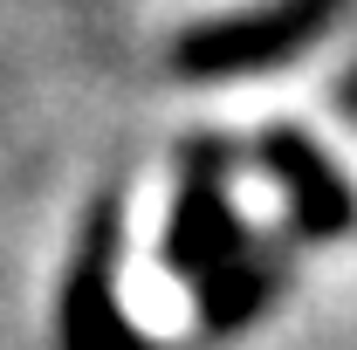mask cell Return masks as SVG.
<instances>
[{
  "mask_svg": "<svg viewBox=\"0 0 357 350\" xmlns=\"http://www.w3.org/2000/svg\"><path fill=\"white\" fill-rule=\"evenodd\" d=\"M110 268H117V206H96L83 254L69 268V296H62V350H144L117 309Z\"/></svg>",
  "mask_w": 357,
  "mask_h": 350,
  "instance_id": "3957f363",
  "label": "cell"
},
{
  "mask_svg": "<svg viewBox=\"0 0 357 350\" xmlns=\"http://www.w3.org/2000/svg\"><path fill=\"white\" fill-rule=\"evenodd\" d=\"M344 110H357V76H351V83H344Z\"/></svg>",
  "mask_w": 357,
  "mask_h": 350,
  "instance_id": "8992f818",
  "label": "cell"
},
{
  "mask_svg": "<svg viewBox=\"0 0 357 350\" xmlns=\"http://www.w3.org/2000/svg\"><path fill=\"white\" fill-rule=\"evenodd\" d=\"M344 0H282L268 14L248 21H220V28H199L178 42V76H248V69H275L289 62L296 48H310L330 21H337Z\"/></svg>",
  "mask_w": 357,
  "mask_h": 350,
  "instance_id": "6da1fadb",
  "label": "cell"
},
{
  "mask_svg": "<svg viewBox=\"0 0 357 350\" xmlns=\"http://www.w3.org/2000/svg\"><path fill=\"white\" fill-rule=\"evenodd\" d=\"M282 282H289V261H282V254H234L227 268H213L206 289H199V323H206V337H227V330L255 323V316L275 303Z\"/></svg>",
  "mask_w": 357,
  "mask_h": 350,
  "instance_id": "5b68a950",
  "label": "cell"
},
{
  "mask_svg": "<svg viewBox=\"0 0 357 350\" xmlns=\"http://www.w3.org/2000/svg\"><path fill=\"white\" fill-rule=\"evenodd\" d=\"M261 165L282 178V192H289V206H296V234L337 241V234L357 227V192L337 178V165H330L303 131H268L261 137Z\"/></svg>",
  "mask_w": 357,
  "mask_h": 350,
  "instance_id": "277c9868",
  "label": "cell"
},
{
  "mask_svg": "<svg viewBox=\"0 0 357 350\" xmlns=\"http://www.w3.org/2000/svg\"><path fill=\"white\" fill-rule=\"evenodd\" d=\"M234 254H248V234L227 206V185H220V144H199L185 158V185H178V213L172 234H165V268L172 275H192L206 282L213 268H227Z\"/></svg>",
  "mask_w": 357,
  "mask_h": 350,
  "instance_id": "7a4b0ae2",
  "label": "cell"
}]
</instances>
